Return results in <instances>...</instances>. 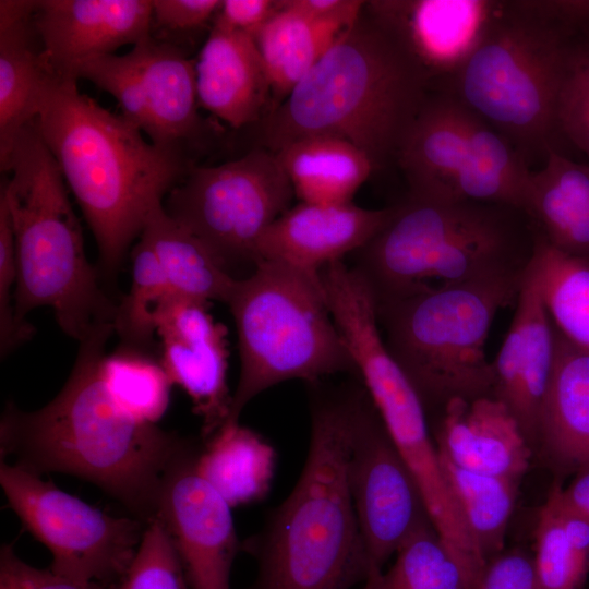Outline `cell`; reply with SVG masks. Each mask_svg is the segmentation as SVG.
<instances>
[{"mask_svg":"<svg viewBox=\"0 0 589 589\" xmlns=\"http://www.w3.org/2000/svg\"><path fill=\"white\" fill-rule=\"evenodd\" d=\"M173 294L149 244L142 238L132 250V279L129 292L117 304L115 333L121 347L148 351L154 342L155 312Z\"/></svg>","mask_w":589,"mask_h":589,"instance_id":"35","label":"cell"},{"mask_svg":"<svg viewBox=\"0 0 589 589\" xmlns=\"http://www.w3.org/2000/svg\"><path fill=\"white\" fill-rule=\"evenodd\" d=\"M532 561L538 589H584L589 560L569 544L550 492L538 515Z\"/></svg>","mask_w":589,"mask_h":589,"instance_id":"36","label":"cell"},{"mask_svg":"<svg viewBox=\"0 0 589 589\" xmlns=\"http://www.w3.org/2000/svg\"><path fill=\"white\" fill-rule=\"evenodd\" d=\"M118 584L72 579L48 568H37L17 556L12 544L0 551V589H117Z\"/></svg>","mask_w":589,"mask_h":589,"instance_id":"40","label":"cell"},{"mask_svg":"<svg viewBox=\"0 0 589 589\" xmlns=\"http://www.w3.org/2000/svg\"><path fill=\"white\" fill-rule=\"evenodd\" d=\"M0 483L23 527L50 551L52 572L108 585L122 579L141 544L144 521L108 515L16 464L1 461Z\"/></svg>","mask_w":589,"mask_h":589,"instance_id":"11","label":"cell"},{"mask_svg":"<svg viewBox=\"0 0 589 589\" xmlns=\"http://www.w3.org/2000/svg\"><path fill=\"white\" fill-rule=\"evenodd\" d=\"M226 304L240 359L227 421H239L253 398L279 383L356 374L320 274L261 261L249 276L236 279Z\"/></svg>","mask_w":589,"mask_h":589,"instance_id":"8","label":"cell"},{"mask_svg":"<svg viewBox=\"0 0 589 589\" xmlns=\"http://www.w3.org/2000/svg\"><path fill=\"white\" fill-rule=\"evenodd\" d=\"M36 1H0V165L19 134L38 115L41 98L56 77L34 22Z\"/></svg>","mask_w":589,"mask_h":589,"instance_id":"22","label":"cell"},{"mask_svg":"<svg viewBox=\"0 0 589 589\" xmlns=\"http://www.w3.org/2000/svg\"><path fill=\"white\" fill-rule=\"evenodd\" d=\"M525 274L375 302L385 345L426 413L430 409L441 412L453 398L493 397L494 376L485 342L497 312L516 303Z\"/></svg>","mask_w":589,"mask_h":589,"instance_id":"9","label":"cell"},{"mask_svg":"<svg viewBox=\"0 0 589 589\" xmlns=\"http://www.w3.org/2000/svg\"><path fill=\"white\" fill-rule=\"evenodd\" d=\"M556 119L562 140L579 149L589 165V35L576 44L570 55Z\"/></svg>","mask_w":589,"mask_h":589,"instance_id":"38","label":"cell"},{"mask_svg":"<svg viewBox=\"0 0 589 589\" xmlns=\"http://www.w3.org/2000/svg\"><path fill=\"white\" fill-rule=\"evenodd\" d=\"M361 589H466L464 576L433 526L413 533L392 566L369 575Z\"/></svg>","mask_w":589,"mask_h":589,"instance_id":"34","label":"cell"},{"mask_svg":"<svg viewBox=\"0 0 589 589\" xmlns=\"http://www.w3.org/2000/svg\"><path fill=\"white\" fill-rule=\"evenodd\" d=\"M468 110L450 93L434 89L398 156L413 195L460 201L457 185L467 157Z\"/></svg>","mask_w":589,"mask_h":589,"instance_id":"24","label":"cell"},{"mask_svg":"<svg viewBox=\"0 0 589 589\" xmlns=\"http://www.w3.org/2000/svg\"><path fill=\"white\" fill-rule=\"evenodd\" d=\"M347 482L368 576L382 570L413 533L433 526L420 490L364 387H354Z\"/></svg>","mask_w":589,"mask_h":589,"instance_id":"13","label":"cell"},{"mask_svg":"<svg viewBox=\"0 0 589 589\" xmlns=\"http://www.w3.org/2000/svg\"><path fill=\"white\" fill-rule=\"evenodd\" d=\"M352 388L317 394L306 459L290 494L243 549L257 563L249 589H352L368 558L347 482Z\"/></svg>","mask_w":589,"mask_h":589,"instance_id":"5","label":"cell"},{"mask_svg":"<svg viewBox=\"0 0 589 589\" xmlns=\"http://www.w3.org/2000/svg\"><path fill=\"white\" fill-rule=\"evenodd\" d=\"M140 238L155 253L173 294L227 303L236 283L226 265L163 204L149 214Z\"/></svg>","mask_w":589,"mask_h":589,"instance_id":"28","label":"cell"},{"mask_svg":"<svg viewBox=\"0 0 589 589\" xmlns=\"http://www.w3.org/2000/svg\"><path fill=\"white\" fill-rule=\"evenodd\" d=\"M99 375L112 400L133 419L156 424L167 411L173 384L146 352L120 347L106 353Z\"/></svg>","mask_w":589,"mask_h":589,"instance_id":"33","label":"cell"},{"mask_svg":"<svg viewBox=\"0 0 589 589\" xmlns=\"http://www.w3.org/2000/svg\"><path fill=\"white\" fill-rule=\"evenodd\" d=\"M566 502L589 520V469L579 471L568 486H563Z\"/></svg>","mask_w":589,"mask_h":589,"instance_id":"45","label":"cell"},{"mask_svg":"<svg viewBox=\"0 0 589 589\" xmlns=\"http://www.w3.org/2000/svg\"><path fill=\"white\" fill-rule=\"evenodd\" d=\"M219 0H153L152 33H180L194 31L214 19ZM151 33V34H152Z\"/></svg>","mask_w":589,"mask_h":589,"instance_id":"41","label":"cell"},{"mask_svg":"<svg viewBox=\"0 0 589 589\" xmlns=\"http://www.w3.org/2000/svg\"><path fill=\"white\" fill-rule=\"evenodd\" d=\"M285 7L303 15L322 21L353 24L365 1L361 0H283Z\"/></svg>","mask_w":589,"mask_h":589,"instance_id":"44","label":"cell"},{"mask_svg":"<svg viewBox=\"0 0 589 589\" xmlns=\"http://www.w3.org/2000/svg\"><path fill=\"white\" fill-rule=\"evenodd\" d=\"M589 35V1H495L466 61L436 89L506 137L530 167L563 141L557 105L576 44Z\"/></svg>","mask_w":589,"mask_h":589,"instance_id":"4","label":"cell"},{"mask_svg":"<svg viewBox=\"0 0 589 589\" xmlns=\"http://www.w3.org/2000/svg\"><path fill=\"white\" fill-rule=\"evenodd\" d=\"M0 188L14 238L15 317L29 333L27 314L48 306L59 327L79 342L105 324H113L115 303L101 289L84 248L80 220L65 181L32 121L16 137Z\"/></svg>","mask_w":589,"mask_h":589,"instance_id":"6","label":"cell"},{"mask_svg":"<svg viewBox=\"0 0 589 589\" xmlns=\"http://www.w3.org/2000/svg\"><path fill=\"white\" fill-rule=\"evenodd\" d=\"M294 195L311 204H342L376 170L353 144L334 136L316 135L293 141L277 151Z\"/></svg>","mask_w":589,"mask_h":589,"instance_id":"26","label":"cell"},{"mask_svg":"<svg viewBox=\"0 0 589 589\" xmlns=\"http://www.w3.org/2000/svg\"><path fill=\"white\" fill-rule=\"evenodd\" d=\"M480 589H538L532 557L517 549L501 552L488 563Z\"/></svg>","mask_w":589,"mask_h":589,"instance_id":"42","label":"cell"},{"mask_svg":"<svg viewBox=\"0 0 589 589\" xmlns=\"http://www.w3.org/2000/svg\"><path fill=\"white\" fill-rule=\"evenodd\" d=\"M280 5V0H224L213 22L253 37Z\"/></svg>","mask_w":589,"mask_h":589,"instance_id":"43","label":"cell"},{"mask_svg":"<svg viewBox=\"0 0 589 589\" xmlns=\"http://www.w3.org/2000/svg\"><path fill=\"white\" fill-rule=\"evenodd\" d=\"M74 77L110 94L120 115L160 148L192 160L191 149L208 134L197 109L194 59L172 41L151 34L124 55L80 63Z\"/></svg>","mask_w":589,"mask_h":589,"instance_id":"12","label":"cell"},{"mask_svg":"<svg viewBox=\"0 0 589 589\" xmlns=\"http://www.w3.org/2000/svg\"><path fill=\"white\" fill-rule=\"evenodd\" d=\"M76 82L53 77L35 123L94 235L103 272L115 277L151 212L194 164L145 140Z\"/></svg>","mask_w":589,"mask_h":589,"instance_id":"3","label":"cell"},{"mask_svg":"<svg viewBox=\"0 0 589 589\" xmlns=\"http://www.w3.org/2000/svg\"><path fill=\"white\" fill-rule=\"evenodd\" d=\"M538 231L515 206L408 193L360 251L357 271L375 302L477 279L525 273Z\"/></svg>","mask_w":589,"mask_h":589,"instance_id":"7","label":"cell"},{"mask_svg":"<svg viewBox=\"0 0 589 589\" xmlns=\"http://www.w3.org/2000/svg\"><path fill=\"white\" fill-rule=\"evenodd\" d=\"M393 214L394 206L369 209L351 202H300L265 230L256 244L253 266L269 261L318 274L327 265L364 248Z\"/></svg>","mask_w":589,"mask_h":589,"instance_id":"18","label":"cell"},{"mask_svg":"<svg viewBox=\"0 0 589 589\" xmlns=\"http://www.w3.org/2000/svg\"><path fill=\"white\" fill-rule=\"evenodd\" d=\"M467 140V157L457 185L458 200L506 204L526 212L532 170L515 147L470 110Z\"/></svg>","mask_w":589,"mask_h":589,"instance_id":"30","label":"cell"},{"mask_svg":"<svg viewBox=\"0 0 589 589\" xmlns=\"http://www.w3.org/2000/svg\"><path fill=\"white\" fill-rule=\"evenodd\" d=\"M200 445L196 441L167 474L156 519L173 544L190 589H230L241 544L231 507L196 470Z\"/></svg>","mask_w":589,"mask_h":589,"instance_id":"14","label":"cell"},{"mask_svg":"<svg viewBox=\"0 0 589 589\" xmlns=\"http://www.w3.org/2000/svg\"><path fill=\"white\" fill-rule=\"evenodd\" d=\"M280 4V10L253 35L271 84L269 112L352 25L315 20L285 7L283 0Z\"/></svg>","mask_w":589,"mask_h":589,"instance_id":"29","label":"cell"},{"mask_svg":"<svg viewBox=\"0 0 589 589\" xmlns=\"http://www.w3.org/2000/svg\"><path fill=\"white\" fill-rule=\"evenodd\" d=\"M293 196L276 154L259 146L228 163L192 166L163 205L228 268L253 264L259 240Z\"/></svg>","mask_w":589,"mask_h":589,"instance_id":"10","label":"cell"},{"mask_svg":"<svg viewBox=\"0 0 589 589\" xmlns=\"http://www.w3.org/2000/svg\"><path fill=\"white\" fill-rule=\"evenodd\" d=\"M113 324L79 344L72 371L46 406L8 402L0 422L1 461L38 474L63 472L94 483L146 525L156 518L167 474L195 441L140 422L112 400L100 375Z\"/></svg>","mask_w":589,"mask_h":589,"instance_id":"1","label":"cell"},{"mask_svg":"<svg viewBox=\"0 0 589 589\" xmlns=\"http://www.w3.org/2000/svg\"><path fill=\"white\" fill-rule=\"evenodd\" d=\"M208 305L170 294L154 317L159 362L171 383L190 397L202 420V438L228 420L232 396L227 385V329L213 318Z\"/></svg>","mask_w":589,"mask_h":589,"instance_id":"15","label":"cell"},{"mask_svg":"<svg viewBox=\"0 0 589 589\" xmlns=\"http://www.w3.org/2000/svg\"><path fill=\"white\" fill-rule=\"evenodd\" d=\"M553 357V326L542 297L536 249L516 300L508 333L491 362L493 397L509 409L530 446L537 445L539 414Z\"/></svg>","mask_w":589,"mask_h":589,"instance_id":"16","label":"cell"},{"mask_svg":"<svg viewBox=\"0 0 589 589\" xmlns=\"http://www.w3.org/2000/svg\"><path fill=\"white\" fill-rule=\"evenodd\" d=\"M440 416L436 447L455 465L518 481L527 472L531 446L501 400L453 398Z\"/></svg>","mask_w":589,"mask_h":589,"instance_id":"21","label":"cell"},{"mask_svg":"<svg viewBox=\"0 0 589 589\" xmlns=\"http://www.w3.org/2000/svg\"><path fill=\"white\" fill-rule=\"evenodd\" d=\"M195 467L230 507L263 498L275 469V450L239 421H226L202 438Z\"/></svg>","mask_w":589,"mask_h":589,"instance_id":"27","label":"cell"},{"mask_svg":"<svg viewBox=\"0 0 589 589\" xmlns=\"http://www.w3.org/2000/svg\"><path fill=\"white\" fill-rule=\"evenodd\" d=\"M526 213L544 241L557 251L589 261V165L549 153L531 171Z\"/></svg>","mask_w":589,"mask_h":589,"instance_id":"25","label":"cell"},{"mask_svg":"<svg viewBox=\"0 0 589 589\" xmlns=\"http://www.w3.org/2000/svg\"><path fill=\"white\" fill-rule=\"evenodd\" d=\"M117 589H190L173 544L158 519L146 525L134 560Z\"/></svg>","mask_w":589,"mask_h":589,"instance_id":"37","label":"cell"},{"mask_svg":"<svg viewBox=\"0 0 589 589\" xmlns=\"http://www.w3.org/2000/svg\"><path fill=\"white\" fill-rule=\"evenodd\" d=\"M552 326L554 357L537 445L557 471L576 474L589 469V352Z\"/></svg>","mask_w":589,"mask_h":589,"instance_id":"23","label":"cell"},{"mask_svg":"<svg viewBox=\"0 0 589 589\" xmlns=\"http://www.w3.org/2000/svg\"><path fill=\"white\" fill-rule=\"evenodd\" d=\"M34 22L53 75L76 80L80 63L151 35L152 1L36 0Z\"/></svg>","mask_w":589,"mask_h":589,"instance_id":"17","label":"cell"},{"mask_svg":"<svg viewBox=\"0 0 589 589\" xmlns=\"http://www.w3.org/2000/svg\"><path fill=\"white\" fill-rule=\"evenodd\" d=\"M200 107L232 129L266 116L272 89L253 37L213 22L194 59Z\"/></svg>","mask_w":589,"mask_h":589,"instance_id":"20","label":"cell"},{"mask_svg":"<svg viewBox=\"0 0 589 589\" xmlns=\"http://www.w3.org/2000/svg\"><path fill=\"white\" fill-rule=\"evenodd\" d=\"M438 454L449 489L473 540L489 563L503 552L519 481L464 469L440 450Z\"/></svg>","mask_w":589,"mask_h":589,"instance_id":"31","label":"cell"},{"mask_svg":"<svg viewBox=\"0 0 589 589\" xmlns=\"http://www.w3.org/2000/svg\"><path fill=\"white\" fill-rule=\"evenodd\" d=\"M16 262L14 238L7 205L0 199V354L8 357L33 337L15 317Z\"/></svg>","mask_w":589,"mask_h":589,"instance_id":"39","label":"cell"},{"mask_svg":"<svg viewBox=\"0 0 589 589\" xmlns=\"http://www.w3.org/2000/svg\"><path fill=\"white\" fill-rule=\"evenodd\" d=\"M537 254L551 321L570 342L589 352V261L557 251L540 235Z\"/></svg>","mask_w":589,"mask_h":589,"instance_id":"32","label":"cell"},{"mask_svg":"<svg viewBox=\"0 0 589 589\" xmlns=\"http://www.w3.org/2000/svg\"><path fill=\"white\" fill-rule=\"evenodd\" d=\"M494 5L492 0H373L364 7L399 38L435 89L471 53Z\"/></svg>","mask_w":589,"mask_h":589,"instance_id":"19","label":"cell"},{"mask_svg":"<svg viewBox=\"0 0 589 589\" xmlns=\"http://www.w3.org/2000/svg\"><path fill=\"white\" fill-rule=\"evenodd\" d=\"M433 91L414 57L364 7L286 99L265 116L260 146L276 153L299 139L334 136L361 149L377 170L397 161Z\"/></svg>","mask_w":589,"mask_h":589,"instance_id":"2","label":"cell"}]
</instances>
